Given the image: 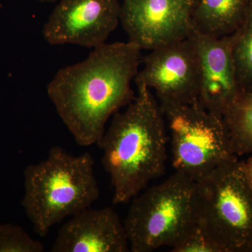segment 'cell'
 <instances>
[{
  "label": "cell",
  "instance_id": "1",
  "mask_svg": "<svg viewBox=\"0 0 252 252\" xmlns=\"http://www.w3.org/2000/svg\"><path fill=\"white\" fill-rule=\"evenodd\" d=\"M141 51L129 41L104 43L50 81L49 99L77 144H97L109 119L135 98L132 82L140 69Z\"/></svg>",
  "mask_w": 252,
  "mask_h": 252
},
{
  "label": "cell",
  "instance_id": "2",
  "mask_svg": "<svg viewBox=\"0 0 252 252\" xmlns=\"http://www.w3.org/2000/svg\"><path fill=\"white\" fill-rule=\"evenodd\" d=\"M137 88L135 98L113 116L97 142L115 205L128 203L166 170L169 137L161 107L148 88Z\"/></svg>",
  "mask_w": 252,
  "mask_h": 252
},
{
  "label": "cell",
  "instance_id": "3",
  "mask_svg": "<svg viewBox=\"0 0 252 252\" xmlns=\"http://www.w3.org/2000/svg\"><path fill=\"white\" fill-rule=\"evenodd\" d=\"M94 165L89 152L73 156L56 146L46 159L26 167L22 205L36 235L46 237L55 224L98 200Z\"/></svg>",
  "mask_w": 252,
  "mask_h": 252
},
{
  "label": "cell",
  "instance_id": "4",
  "mask_svg": "<svg viewBox=\"0 0 252 252\" xmlns=\"http://www.w3.org/2000/svg\"><path fill=\"white\" fill-rule=\"evenodd\" d=\"M195 182L197 223L222 252H252V191L244 161L228 162Z\"/></svg>",
  "mask_w": 252,
  "mask_h": 252
},
{
  "label": "cell",
  "instance_id": "5",
  "mask_svg": "<svg viewBox=\"0 0 252 252\" xmlns=\"http://www.w3.org/2000/svg\"><path fill=\"white\" fill-rule=\"evenodd\" d=\"M196 222L195 182L175 172L131 200L124 224L131 252H152L172 248Z\"/></svg>",
  "mask_w": 252,
  "mask_h": 252
},
{
  "label": "cell",
  "instance_id": "6",
  "mask_svg": "<svg viewBox=\"0 0 252 252\" xmlns=\"http://www.w3.org/2000/svg\"><path fill=\"white\" fill-rule=\"evenodd\" d=\"M175 172L194 181L228 162L238 160L232 152L223 117L198 102L160 104Z\"/></svg>",
  "mask_w": 252,
  "mask_h": 252
},
{
  "label": "cell",
  "instance_id": "7",
  "mask_svg": "<svg viewBox=\"0 0 252 252\" xmlns=\"http://www.w3.org/2000/svg\"><path fill=\"white\" fill-rule=\"evenodd\" d=\"M142 59L136 86L152 91L160 104L198 102V56L190 37L151 50Z\"/></svg>",
  "mask_w": 252,
  "mask_h": 252
},
{
  "label": "cell",
  "instance_id": "8",
  "mask_svg": "<svg viewBox=\"0 0 252 252\" xmlns=\"http://www.w3.org/2000/svg\"><path fill=\"white\" fill-rule=\"evenodd\" d=\"M196 0H124L120 22L129 41L153 50L187 39Z\"/></svg>",
  "mask_w": 252,
  "mask_h": 252
},
{
  "label": "cell",
  "instance_id": "9",
  "mask_svg": "<svg viewBox=\"0 0 252 252\" xmlns=\"http://www.w3.org/2000/svg\"><path fill=\"white\" fill-rule=\"evenodd\" d=\"M119 0H60L43 29L51 45L95 48L105 43L120 22Z\"/></svg>",
  "mask_w": 252,
  "mask_h": 252
},
{
  "label": "cell",
  "instance_id": "10",
  "mask_svg": "<svg viewBox=\"0 0 252 252\" xmlns=\"http://www.w3.org/2000/svg\"><path fill=\"white\" fill-rule=\"evenodd\" d=\"M189 37L198 59V103L223 117L242 91L233 61L231 34L215 37L193 30Z\"/></svg>",
  "mask_w": 252,
  "mask_h": 252
},
{
  "label": "cell",
  "instance_id": "11",
  "mask_svg": "<svg viewBox=\"0 0 252 252\" xmlns=\"http://www.w3.org/2000/svg\"><path fill=\"white\" fill-rule=\"evenodd\" d=\"M130 251L124 223L111 207L90 209L73 215L62 225L51 252Z\"/></svg>",
  "mask_w": 252,
  "mask_h": 252
},
{
  "label": "cell",
  "instance_id": "12",
  "mask_svg": "<svg viewBox=\"0 0 252 252\" xmlns=\"http://www.w3.org/2000/svg\"><path fill=\"white\" fill-rule=\"evenodd\" d=\"M252 0H196L192 14L194 31L222 37L243 23Z\"/></svg>",
  "mask_w": 252,
  "mask_h": 252
},
{
  "label": "cell",
  "instance_id": "13",
  "mask_svg": "<svg viewBox=\"0 0 252 252\" xmlns=\"http://www.w3.org/2000/svg\"><path fill=\"white\" fill-rule=\"evenodd\" d=\"M230 149L237 157L252 152V89L243 90L223 117Z\"/></svg>",
  "mask_w": 252,
  "mask_h": 252
},
{
  "label": "cell",
  "instance_id": "14",
  "mask_svg": "<svg viewBox=\"0 0 252 252\" xmlns=\"http://www.w3.org/2000/svg\"><path fill=\"white\" fill-rule=\"evenodd\" d=\"M232 52L242 91L252 89V2L240 27L231 34Z\"/></svg>",
  "mask_w": 252,
  "mask_h": 252
},
{
  "label": "cell",
  "instance_id": "15",
  "mask_svg": "<svg viewBox=\"0 0 252 252\" xmlns=\"http://www.w3.org/2000/svg\"><path fill=\"white\" fill-rule=\"evenodd\" d=\"M41 242L32 238L21 227L0 224V252H43Z\"/></svg>",
  "mask_w": 252,
  "mask_h": 252
},
{
  "label": "cell",
  "instance_id": "16",
  "mask_svg": "<svg viewBox=\"0 0 252 252\" xmlns=\"http://www.w3.org/2000/svg\"><path fill=\"white\" fill-rule=\"evenodd\" d=\"M171 248L173 252H222L220 246L197 222L181 236Z\"/></svg>",
  "mask_w": 252,
  "mask_h": 252
},
{
  "label": "cell",
  "instance_id": "17",
  "mask_svg": "<svg viewBox=\"0 0 252 252\" xmlns=\"http://www.w3.org/2000/svg\"><path fill=\"white\" fill-rule=\"evenodd\" d=\"M244 168L247 180L252 191V157L249 158L246 161H244Z\"/></svg>",
  "mask_w": 252,
  "mask_h": 252
},
{
  "label": "cell",
  "instance_id": "18",
  "mask_svg": "<svg viewBox=\"0 0 252 252\" xmlns=\"http://www.w3.org/2000/svg\"><path fill=\"white\" fill-rule=\"evenodd\" d=\"M38 1H50V2H52V1H58V0H38ZM59 1H60V0H59Z\"/></svg>",
  "mask_w": 252,
  "mask_h": 252
}]
</instances>
